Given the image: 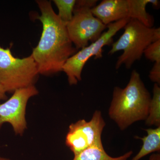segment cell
Segmentation results:
<instances>
[{
  "mask_svg": "<svg viewBox=\"0 0 160 160\" xmlns=\"http://www.w3.org/2000/svg\"><path fill=\"white\" fill-rule=\"evenodd\" d=\"M129 20L125 19L107 25L108 30L103 32L98 39L81 49L67 60L62 71L67 76L69 85H76L82 80V71L87 61L92 57H94L95 59L102 57L103 47L112 45L113 36L124 28Z\"/></svg>",
  "mask_w": 160,
  "mask_h": 160,
  "instance_id": "obj_6",
  "label": "cell"
},
{
  "mask_svg": "<svg viewBox=\"0 0 160 160\" xmlns=\"http://www.w3.org/2000/svg\"><path fill=\"white\" fill-rule=\"evenodd\" d=\"M151 100L150 93L139 73L134 69L125 88H114L109 109V117L121 130H125L135 122L146 120Z\"/></svg>",
  "mask_w": 160,
  "mask_h": 160,
  "instance_id": "obj_2",
  "label": "cell"
},
{
  "mask_svg": "<svg viewBox=\"0 0 160 160\" xmlns=\"http://www.w3.org/2000/svg\"><path fill=\"white\" fill-rule=\"evenodd\" d=\"M149 160H160V155L159 153L153 154L150 156Z\"/></svg>",
  "mask_w": 160,
  "mask_h": 160,
  "instance_id": "obj_17",
  "label": "cell"
},
{
  "mask_svg": "<svg viewBox=\"0 0 160 160\" xmlns=\"http://www.w3.org/2000/svg\"><path fill=\"white\" fill-rule=\"evenodd\" d=\"M91 10L106 26L125 19L137 20L138 17L136 0H103Z\"/></svg>",
  "mask_w": 160,
  "mask_h": 160,
  "instance_id": "obj_9",
  "label": "cell"
},
{
  "mask_svg": "<svg viewBox=\"0 0 160 160\" xmlns=\"http://www.w3.org/2000/svg\"><path fill=\"white\" fill-rule=\"evenodd\" d=\"M132 153V152L130 151L118 157H112L106 153L103 148L102 143L100 142L74 156L72 160H127Z\"/></svg>",
  "mask_w": 160,
  "mask_h": 160,
  "instance_id": "obj_10",
  "label": "cell"
},
{
  "mask_svg": "<svg viewBox=\"0 0 160 160\" xmlns=\"http://www.w3.org/2000/svg\"><path fill=\"white\" fill-rule=\"evenodd\" d=\"M97 0L76 1L73 16L66 28L72 42L77 50L82 49L99 38L107 26L93 15L91 9Z\"/></svg>",
  "mask_w": 160,
  "mask_h": 160,
  "instance_id": "obj_4",
  "label": "cell"
},
{
  "mask_svg": "<svg viewBox=\"0 0 160 160\" xmlns=\"http://www.w3.org/2000/svg\"><path fill=\"white\" fill-rule=\"evenodd\" d=\"M123 34L112 44L109 54L122 50L118 58L115 69L122 65L129 69L136 61L141 60L144 52L151 43L160 39V28H149L138 20L131 19L124 27Z\"/></svg>",
  "mask_w": 160,
  "mask_h": 160,
  "instance_id": "obj_3",
  "label": "cell"
},
{
  "mask_svg": "<svg viewBox=\"0 0 160 160\" xmlns=\"http://www.w3.org/2000/svg\"><path fill=\"white\" fill-rule=\"evenodd\" d=\"M38 93L34 86L17 89L9 100L0 104V129L4 123H9L16 134L22 135L27 128L26 106L30 98Z\"/></svg>",
  "mask_w": 160,
  "mask_h": 160,
  "instance_id": "obj_8",
  "label": "cell"
},
{
  "mask_svg": "<svg viewBox=\"0 0 160 160\" xmlns=\"http://www.w3.org/2000/svg\"><path fill=\"white\" fill-rule=\"evenodd\" d=\"M143 54L146 59L153 62H160V39L149 45Z\"/></svg>",
  "mask_w": 160,
  "mask_h": 160,
  "instance_id": "obj_14",
  "label": "cell"
},
{
  "mask_svg": "<svg viewBox=\"0 0 160 160\" xmlns=\"http://www.w3.org/2000/svg\"><path fill=\"white\" fill-rule=\"evenodd\" d=\"M0 160H10L9 159L6 158H1L0 157Z\"/></svg>",
  "mask_w": 160,
  "mask_h": 160,
  "instance_id": "obj_18",
  "label": "cell"
},
{
  "mask_svg": "<svg viewBox=\"0 0 160 160\" xmlns=\"http://www.w3.org/2000/svg\"><path fill=\"white\" fill-rule=\"evenodd\" d=\"M41 12L38 18L43 26L42 36L32 50L39 73L50 75L62 71L67 60L77 52L69 37L66 25L46 0L37 1Z\"/></svg>",
  "mask_w": 160,
  "mask_h": 160,
  "instance_id": "obj_1",
  "label": "cell"
},
{
  "mask_svg": "<svg viewBox=\"0 0 160 160\" xmlns=\"http://www.w3.org/2000/svg\"><path fill=\"white\" fill-rule=\"evenodd\" d=\"M147 135L136 138L142 140L143 145L138 153L132 160H139L147 155L160 150V126L155 129H146Z\"/></svg>",
  "mask_w": 160,
  "mask_h": 160,
  "instance_id": "obj_11",
  "label": "cell"
},
{
  "mask_svg": "<svg viewBox=\"0 0 160 160\" xmlns=\"http://www.w3.org/2000/svg\"><path fill=\"white\" fill-rule=\"evenodd\" d=\"M6 92L2 86L0 84V102L2 100L6 99V98H7V96L6 95Z\"/></svg>",
  "mask_w": 160,
  "mask_h": 160,
  "instance_id": "obj_16",
  "label": "cell"
},
{
  "mask_svg": "<svg viewBox=\"0 0 160 160\" xmlns=\"http://www.w3.org/2000/svg\"><path fill=\"white\" fill-rule=\"evenodd\" d=\"M149 78L152 82L160 84V62L154 63L153 67L149 72Z\"/></svg>",
  "mask_w": 160,
  "mask_h": 160,
  "instance_id": "obj_15",
  "label": "cell"
},
{
  "mask_svg": "<svg viewBox=\"0 0 160 160\" xmlns=\"http://www.w3.org/2000/svg\"><path fill=\"white\" fill-rule=\"evenodd\" d=\"M76 1V0L53 1L58 9L59 12L58 15L60 19L66 25L72 18Z\"/></svg>",
  "mask_w": 160,
  "mask_h": 160,
  "instance_id": "obj_13",
  "label": "cell"
},
{
  "mask_svg": "<svg viewBox=\"0 0 160 160\" xmlns=\"http://www.w3.org/2000/svg\"><path fill=\"white\" fill-rule=\"evenodd\" d=\"M39 74L32 55L18 58L13 57L9 48L0 47V84L6 92L34 86Z\"/></svg>",
  "mask_w": 160,
  "mask_h": 160,
  "instance_id": "obj_5",
  "label": "cell"
},
{
  "mask_svg": "<svg viewBox=\"0 0 160 160\" xmlns=\"http://www.w3.org/2000/svg\"><path fill=\"white\" fill-rule=\"evenodd\" d=\"M147 126H160V85L155 83L153 88V96L149 106V113L146 119Z\"/></svg>",
  "mask_w": 160,
  "mask_h": 160,
  "instance_id": "obj_12",
  "label": "cell"
},
{
  "mask_svg": "<svg viewBox=\"0 0 160 160\" xmlns=\"http://www.w3.org/2000/svg\"><path fill=\"white\" fill-rule=\"evenodd\" d=\"M105 126L102 112L96 110L89 122L80 120L69 126L66 145L77 155L92 145L102 142V132Z\"/></svg>",
  "mask_w": 160,
  "mask_h": 160,
  "instance_id": "obj_7",
  "label": "cell"
}]
</instances>
